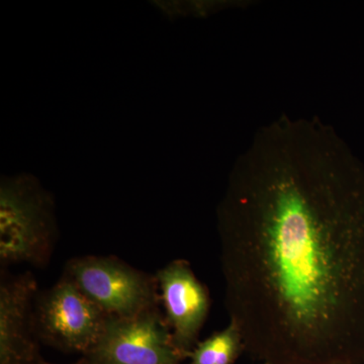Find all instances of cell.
<instances>
[{
	"instance_id": "6da1fadb",
	"label": "cell",
	"mask_w": 364,
	"mask_h": 364,
	"mask_svg": "<svg viewBox=\"0 0 364 364\" xmlns=\"http://www.w3.org/2000/svg\"><path fill=\"white\" fill-rule=\"evenodd\" d=\"M225 306L258 364H364V164L331 124L282 114L217 210Z\"/></svg>"
},
{
	"instance_id": "7a4b0ae2",
	"label": "cell",
	"mask_w": 364,
	"mask_h": 364,
	"mask_svg": "<svg viewBox=\"0 0 364 364\" xmlns=\"http://www.w3.org/2000/svg\"><path fill=\"white\" fill-rule=\"evenodd\" d=\"M58 239L51 193L32 176L4 177L0 186V264H49Z\"/></svg>"
},
{
	"instance_id": "3957f363",
	"label": "cell",
	"mask_w": 364,
	"mask_h": 364,
	"mask_svg": "<svg viewBox=\"0 0 364 364\" xmlns=\"http://www.w3.org/2000/svg\"><path fill=\"white\" fill-rule=\"evenodd\" d=\"M63 277L109 318H131L161 306L155 275L114 256L72 258Z\"/></svg>"
},
{
	"instance_id": "277c9868",
	"label": "cell",
	"mask_w": 364,
	"mask_h": 364,
	"mask_svg": "<svg viewBox=\"0 0 364 364\" xmlns=\"http://www.w3.org/2000/svg\"><path fill=\"white\" fill-rule=\"evenodd\" d=\"M109 318L63 275L54 286L38 293L33 308L40 342L82 356L102 338Z\"/></svg>"
},
{
	"instance_id": "5b68a950",
	"label": "cell",
	"mask_w": 364,
	"mask_h": 364,
	"mask_svg": "<svg viewBox=\"0 0 364 364\" xmlns=\"http://www.w3.org/2000/svg\"><path fill=\"white\" fill-rule=\"evenodd\" d=\"M83 358L92 364H181L161 308L131 318H109L102 338Z\"/></svg>"
},
{
	"instance_id": "8992f818",
	"label": "cell",
	"mask_w": 364,
	"mask_h": 364,
	"mask_svg": "<svg viewBox=\"0 0 364 364\" xmlns=\"http://www.w3.org/2000/svg\"><path fill=\"white\" fill-rule=\"evenodd\" d=\"M160 301L164 309L172 339L182 358L198 343V337L210 308L208 287L196 277L191 263L171 261L155 274Z\"/></svg>"
},
{
	"instance_id": "52a82bcc",
	"label": "cell",
	"mask_w": 364,
	"mask_h": 364,
	"mask_svg": "<svg viewBox=\"0 0 364 364\" xmlns=\"http://www.w3.org/2000/svg\"><path fill=\"white\" fill-rule=\"evenodd\" d=\"M38 282L30 272L0 282V364H33L41 358L33 324Z\"/></svg>"
},
{
	"instance_id": "ba28073f",
	"label": "cell",
	"mask_w": 364,
	"mask_h": 364,
	"mask_svg": "<svg viewBox=\"0 0 364 364\" xmlns=\"http://www.w3.org/2000/svg\"><path fill=\"white\" fill-rule=\"evenodd\" d=\"M243 352L245 347L240 330L229 322L225 329L198 341L186 358L188 364H235Z\"/></svg>"
},
{
	"instance_id": "9c48e42d",
	"label": "cell",
	"mask_w": 364,
	"mask_h": 364,
	"mask_svg": "<svg viewBox=\"0 0 364 364\" xmlns=\"http://www.w3.org/2000/svg\"><path fill=\"white\" fill-rule=\"evenodd\" d=\"M33 364H55V363H48V361L44 360V359H43L42 358H38V360L36 361V363ZM71 364H92V363H90V360H88V359H86L85 358H83V356H82V358L79 359L78 361H76V363H71Z\"/></svg>"
}]
</instances>
